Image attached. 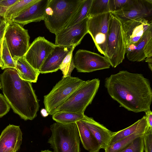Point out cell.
<instances>
[{
	"label": "cell",
	"instance_id": "6da1fadb",
	"mask_svg": "<svg viewBox=\"0 0 152 152\" xmlns=\"http://www.w3.org/2000/svg\"><path fill=\"white\" fill-rule=\"evenodd\" d=\"M104 86L109 94L120 107L136 113L150 110L151 84L142 74L121 71L106 78Z\"/></svg>",
	"mask_w": 152,
	"mask_h": 152
},
{
	"label": "cell",
	"instance_id": "7a4b0ae2",
	"mask_svg": "<svg viewBox=\"0 0 152 152\" xmlns=\"http://www.w3.org/2000/svg\"><path fill=\"white\" fill-rule=\"evenodd\" d=\"M0 80L4 96L14 112L24 120L36 118L39 105L31 83L21 79L12 68L5 69Z\"/></svg>",
	"mask_w": 152,
	"mask_h": 152
},
{
	"label": "cell",
	"instance_id": "3957f363",
	"mask_svg": "<svg viewBox=\"0 0 152 152\" xmlns=\"http://www.w3.org/2000/svg\"><path fill=\"white\" fill-rule=\"evenodd\" d=\"M82 0H49L43 20L50 32L56 34L64 28Z\"/></svg>",
	"mask_w": 152,
	"mask_h": 152
},
{
	"label": "cell",
	"instance_id": "277c9868",
	"mask_svg": "<svg viewBox=\"0 0 152 152\" xmlns=\"http://www.w3.org/2000/svg\"><path fill=\"white\" fill-rule=\"evenodd\" d=\"M52 134L48 142L53 152H80V138L76 123H55L50 126Z\"/></svg>",
	"mask_w": 152,
	"mask_h": 152
},
{
	"label": "cell",
	"instance_id": "5b68a950",
	"mask_svg": "<svg viewBox=\"0 0 152 152\" xmlns=\"http://www.w3.org/2000/svg\"><path fill=\"white\" fill-rule=\"evenodd\" d=\"M126 44L122 23L113 14L109 22L106 56L110 65L116 67L124 59Z\"/></svg>",
	"mask_w": 152,
	"mask_h": 152
},
{
	"label": "cell",
	"instance_id": "8992f818",
	"mask_svg": "<svg viewBox=\"0 0 152 152\" xmlns=\"http://www.w3.org/2000/svg\"><path fill=\"white\" fill-rule=\"evenodd\" d=\"M100 82L97 78L85 81L65 102L56 110L54 113L62 112L84 113L97 92Z\"/></svg>",
	"mask_w": 152,
	"mask_h": 152
},
{
	"label": "cell",
	"instance_id": "52a82bcc",
	"mask_svg": "<svg viewBox=\"0 0 152 152\" xmlns=\"http://www.w3.org/2000/svg\"><path fill=\"white\" fill-rule=\"evenodd\" d=\"M85 81L71 76L62 77L50 91L44 96L45 109L48 114L52 115L76 90Z\"/></svg>",
	"mask_w": 152,
	"mask_h": 152
},
{
	"label": "cell",
	"instance_id": "ba28073f",
	"mask_svg": "<svg viewBox=\"0 0 152 152\" xmlns=\"http://www.w3.org/2000/svg\"><path fill=\"white\" fill-rule=\"evenodd\" d=\"M4 37L14 61L24 57L30 46L28 30L15 22L7 23Z\"/></svg>",
	"mask_w": 152,
	"mask_h": 152
},
{
	"label": "cell",
	"instance_id": "9c48e42d",
	"mask_svg": "<svg viewBox=\"0 0 152 152\" xmlns=\"http://www.w3.org/2000/svg\"><path fill=\"white\" fill-rule=\"evenodd\" d=\"M112 13H104L88 18V32L91 36L98 51L106 56L109 22Z\"/></svg>",
	"mask_w": 152,
	"mask_h": 152
},
{
	"label": "cell",
	"instance_id": "30bf717a",
	"mask_svg": "<svg viewBox=\"0 0 152 152\" xmlns=\"http://www.w3.org/2000/svg\"><path fill=\"white\" fill-rule=\"evenodd\" d=\"M74 63L77 71L90 72L110 68V64L105 56L88 50L80 49L74 57Z\"/></svg>",
	"mask_w": 152,
	"mask_h": 152
},
{
	"label": "cell",
	"instance_id": "8fae6325",
	"mask_svg": "<svg viewBox=\"0 0 152 152\" xmlns=\"http://www.w3.org/2000/svg\"><path fill=\"white\" fill-rule=\"evenodd\" d=\"M56 46L44 37H39L30 45L24 57L32 67L39 71L44 61Z\"/></svg>",
	"mask_w": 152,
	"mask_h": 152
},
{
	"label": "cell",
	"instance_id": "7c38bea8",
	"mask_svg": "<svg viewBox=\"0 0 152 152\" xmlns=\"http://www.w3.org/2000/svg\"><path fill=\"white\" fill-rule=\"evenodd\" d=\"M87 17L79 23L64 28L55 34V44L57 46L75 47L80 44L87 33Z\"/></svg>",
	"mask_w": 152,
	"mask_h": 152
},
{
	"label": "cell",
	"instance_id": "4fadbf2b",
	"mask_svg": "<svg viewBox=\"0 0 152 152\" xmlns=\"http://www.w3.org/2000/svg\"><path fill=\"white\" fill-rule=\"evenodd\" d=\"M148 4H152V0H128L121 10L112 13L121 22L136 18H145L152 14V8Z\"/></svg>",
	"mask_w": 152,
	"mask_h": 152
},
{
	"label": "cell",
	"instance_id": "5bb4252c",
	"mask_svg": "<svg viewBox=\"0 0 152 152\" xmlns=\"http://www.w3.org/2000/svg\"><path fill=\"white\" fill-rule=\"evenodd\" d=\"M126 47L136 44L151 27L152 22L145 18H136L122 22Z\"/></svg>",
	"mask_w": 152,
	"mask_h": 152
},
{
	"label": "cell",
	"instance_id": "9a60e30c",
	"mask_svg": "<svg viewBox=\"0 0 152 152\" xmlns=\"http://www.w3.org/2000/svg\"><path fill=\"white\" fill-rule=\"evenodd\" d=\"M126 53L128 59L133 62L141 61L148 57L152 56V26L136 44L126 47Z\"/></svg>",
	"mask_w": 152,
	"mask_h": 152
},
{
	"label": "cell",
	"instance_id": "2e32d148",
	"mask_svg": "<svg viewBox=\"0 0 152 152\" xmlns=\"http://www.w3.org/2000/svg\"><path fill=\"white\" fill-rule=\"evenodd\" d=\"M49 1V0H37L24 9L10 21L17 23L23 27L31 22L43 20Z\"/></svg>",
	"mask_w": 152,
	"mask_h": 152
},
{
	"label": "cell",
	"instance_id": "e0dca14e",
	"mask_svg": "<svg viewBox=\"0 0 152 152\" xmlns=\"http://www.w3.org/2000/svg\"><path fill=\"white\" fill-rule=\"evenodd\" d=\"M22 140L20 126L9 124L0 135V152H16L20 148Z\"/></svg>",
	"mask_w": 152,
	"mask_h": 152
},
{
	"label": "cell",
	"instance_id": "ac0fdd59",
	"mask_svg": "<svg viewBox=\"0 0 152 152\" xmlns=\"http://www.w3.org/2000/svg\"><path fill=\"white\" fill-rule=\"evenodd\" d=\"M75 47L73 45H56L41 66L39 70L40 73H52L59 69L65 57L69 52L74 50Z\"/></svg>",
	"mask_w": 152,
	"mask_h": 152
},
{
	"label": "cell",
	"instance_id": "d6986e66",
	"mask_svg": "<svg viewBox=\"0 0 152 152\" xmlns=\"http://www.w3.org/2000/svg\"><path fill=\"white\" fill-rule=\"evenodd\" d=\"M92 133L98 141L101 149L105 150L109 146L114 133L103 125L85 115L81 121Z\"/></svg>",
	"mask_w": 152,
	"mask_h": 152
},
{
	"label": "cell",
	"instance_id": "ffe728a7",
	"mask_svg": "<svg viewBox=\"0 0 152 152\" xmlns=\"http://www.w3.org/2000/svg\"><path fill=\"white\" fill-rule=\"evenodd\" d=\"M80 141L88 152H99L101 149L98 142L92 133L80 121L76 122Z\"/></svg>",
	"mask_w": 152,
	"mask_h": 152
},
{
	"label": "cell",
	"instance_id": "44dd1931",
	"mask_svg": "<svg viewBox=\"0 0 152 152\" xmlns=\"http://www.w3.org/2000/svg\"><path fill=\"white\" fill-rule=\"evenodd\" d=\"M147 127V123L145 116L129 126L117 132H114L109 145L132 134H143Z\"/></svg>",
	"mask_w": 152,
	"mask_h": 152
},
{
	"label": "cell",
	"instance_id": "7402d4cb",
	"mask_svg": "<svg viewBox=\"0 0 152 152\" xmlns=\"http://www.w3.org/2000/svg\"><path fill=\"white\" fill-rule=\"evenodd\" d=\"M16 69L22 80L31 83H36L40 73L26 61L24 57L18 58L14 61Z\"/></svg>",
	"mask_w": 152,
	"mask_h": 152
},
{
	"label": "cell",
	"instance_id": "603a6c76",
	"mask_svg": "<svg viewBox=\"0 0 152 152\" xmlns=\"http://www.w3.org/2000/svg\"><path fill=\"white\" fill-rule=\"evenodd\" d=\"M92 1L82 0L76 12L64 28L72 26L88 17Z\"/></svg>",
	"mask_w": 152,
	"mask_h": 152
},
{
	"label": "cell",
	"instance_id": "cb8c5ba5",
	"mask_svg": "<svg viewBox=\"0 0 152 152\" xmlns=\"http://www.w3.org/2000/svg\"><path fill=\"white\" fill-rule=\"evenodd\" d=\"M37 0H18L7 10L4 15L7 23L17 16L28 6L37 1Z\"/></svg>",
	"mask_w": 152,
	"mask_h": 152
},
{
	"label": "cell",
	"instance_id": "d4e9b609",
	"mask_svg": "<svg viewBox=\"0 0 152 152\" xmlns=\"http://www.w3.org/2000/svg\"><path fill=\"white\" fill-rule=\"evenodd\" d=\"M84 115V113L62 112L53 114L52 118L57 123L69 124L81 121Z\"/></svg>",
	"mask_w": 152,
	"mask_h": 152
},
{
	"label": "cell",
	"instance_id": "484cf974",
	"mask_svg": "<svg viewBox=\"0 0 152 152\" xmlns=\"http://www.w3.org/2000/svg\"><path fill=\"white\" fill-rule=\"evenodd\" d=\"M143 134L135 133L126 137L109 145L105 150V152H119L127 148L135 139Z\"/></svg>",
	"mask_w": 152,
	"mask_h": 152
},
{
	"label": "cell",
	"instance_id": "4316f807",
	"mask_svg": "<svg viewBox=\"0 0 152 152\" xmlns=\"http://www.w3.org/2000/svg\"><path fill=\"white\" fill-rule=\"evenodd\" d=\"M109 1V0H92L88 14V17H93L110 12Z\"/></svg>",
	"mask_w": 152,
	"mask_h": 152
},
{
	"label": "cell",
	"instance_id": "83f0119b",
	"mask_svg": "<svg viewBox=\"0 0 152 152\" xmlns=\"http://www.w3.org/2000/svg\"><path fill=\"white\" fill-rule=\"evenodd\" d=\"M1 57L4 64L3 67L1 68L2 69L7 68H12L16 69L15 62L10 54L4 37L2 43Z\"/></svg>",
	"mask_w": 152,
	"mask_h": 152
},
{
	"label": "cell",
	"instance_id": "f1b7e54d",
	"mask_svg": "<svg viewBox=\"0 0 152 152\" xmlns=\"http://www.w3.org/2000/svg\"><path fill=\"white\" fill-rule=\"evenodd\" d=\"M72 50L69 52L64 59L60 68L62 72V77L71 76V74L75 68L74 63Z\"/></svg>",
	"mask_w": 152,
	"mask_h": 152
},
{
	"label": "cell",
	"instance_id": "f546056e",
	"mask_svg": "<svg viewBox=\"0 0 152 152\" xmlns=\"http://www.w3.org/2000/svg\"><path fill=\"white\" fill-rule=\"evenodd\" d=\"M142 136L135 139L127 148L119 152H144Z\"/></svg>",
	"mask_w": 152,
	"mask_h": 152
},
{
	"label": "cell",
	"instance_id": "4dcf8cb0",
	"mask_svg": "<svg viewBox=\"0 0 152 152\" xmlns=\"http://www.w3.org/2000/svg\"><path fill=\"white\" fill-rule=\"evenodd\" d=\"M142 137L145 152H152V128L147 126Z\"/></svg>",
	"mask_w": 152,
	"mask_h": 152
},
{
	"label": "cell",
	"instance_id": "1f68e13d",
	"mask_svg": "<svg viewBox=\"0 0 152 152\" xmlns=\"http://www.w3.org/2000/svg\"><path fill=\"white\" fill-rule=\"evenodd\" d=\"M128 0H109L110 11L113 13L121 10L127 3Z\"/></svg>",
	"mask_w": 152,
	"mask_h": 152
},
{
	"label": "cell",
	"instance_id": "d6a6232c",
	"mask_svg": "<svg viewBox=\"0 0 152 152\" xmlns=\"http://www.w3.org/2000/svg\"><path fill=\"white\" fill-rule=\"evenodd\" d=\"M10 108L4 96L0 94V117L6 114L9 112Z\"/></svg>",
	"mask_w": 152,
	"mask_h": 152
},
{
	"label": "cell",
	"instance_id": "836d02e7",
	"mask_svg": "<svg viewBox=\"0 0 152 152\" xmlns=\"http://www.w3.org/2000/svg\"><path fill=\"white\" fill-rule=\"evenodd\" d=\"M18 0H0V6L8 9Z\"/></svg>",
	"mask_w": 152,
	"mask_h": 152
},
{
	"label": "cell",
	"instance_id": "e575fe53",
	"mask_svg": "<svg viewBox=\"0 0 152 152\" xmlns=\"http://www.w3.org/2000/svg\"><path fill=\"white\" fill-rule=\"evenodd\" d=\"M145 115L147 123V126L152 128V112L150 110L145 112Z\"/></svg>",
	"mask_w": 152,
	"mask_h": 152
},
{
	"label": "cell",
	"instance_id": "d590c367",
	"mask_svg": "<svg viewBox=\"0 0 152 152\" xmlns=\"http://www.w3.org/2000/svg\"><path fill=\"white\" fill-rule=\"evenodd\" d=\"M7 23L6 22L4 21L2 23L0 26V42L4 37Z\"/></svg>",
	"mask_w": 152,
	"mask_h": 152
},
{
	"label": "cell",
	"instance_id": "8d00e7d4",
	"mask_svg": "<svg viewBox=\"0 0 152 152\" xmlns=\"http://www.w3.org/2000/svg\"><path fill=\"white\" fill-rule=\"evenodd\" d=\"M7 9L0 6V26L3 22L6 21L4 15Z\"/></svg>",
	"mask_w": 152,
	"mask_h": 152
},
{
	"label": "cell",
	"instance_id": "74e56055",
	"mask_svg": "<svg viewBox=\"0 0 152 152\" xmlns=\"http://www.w3.org/2000/svg\"><path fill=\"white\" fill-rule=\"evenodd\" d=\"M148 63L149 68L151 71L152 70V56L147 57L145 60Z\"/></svg>",
	"mask_w": 152,
	"mask_h": 152
},
{
	"label": "cell",
	"instance_id": "f35d334b",
	"mask_svg": "<svg viewBox=\"0 0 152 152\" xmlns=\"http://www.w3.org/2000/svg\"><path fill=\"white\" fill-rule=\"evenodd\" d=\"M3 38H4L0 42V67L1 68H2L4 66L1 57V52Z\"/></svg>",
	"mask_w": 152,
	"mask_h": 152
},
{
	"label": "cell",
	"instance_id": "ab89813d",
	"mask_svg": "<svg viewBox=\"0 0 152 152\" xmlns=\"http://www.w3.org/2000/svg\"><path fill=\"white\" fill-rule=\"evenodd\" d=\"M2 88V85L1 83L0 82V89Z\"/></svg>",
	"mask_w": 152,
	"mask_h": 152
},
{
	"label": "cell",
	"instance_id": "60d3db41",
	"mask_svg": "<svg viewBox=\"0 0 152 152\" xmlns=\"http://www.w3.org/2000/svg\"></svg>",
	"mask_w": 152,
	"mask_h": 152
}]
</instances>
